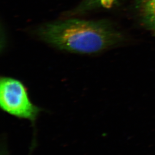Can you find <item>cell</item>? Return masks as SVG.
Instances as JSON below:
<instances>
[{"mask_svg": "<svg viewBox=\"0 0 155 155\" xmlns=\"http://www.w3.org/2000/svg\"><path fill=\"white\" fill-rule=\"evenodd\" d=\"M37 34L45 43L60 50L93 54L116 44L120 36L104 21L68 19L40 27Z\"/></svg>", "mask_w": 155, "mask_h": 155, "instance_id": "6da1fadb", "label": "cell"}, {"mask_svg": "<svg viewBox=\"0 0 155 155\" xmlns=\"http://www.w3.org/2000/svg\"><path fill=\"white\" fill-rule=\"evenodd\" d=\"M0 106L2 109L8 114L33 123L41 111L30 100L23 84L11 78L1 79Z\"/></svg>", "mask_w": 155, "mask_h": 155, "instance_id": "7a4b0ae2", "label": "cell"}, {"mask_svg": "<svg viewBox=\"0 0 155 155\" xmlns=\"http://www.w3.org/2000/svg\"><path fill=\"white\" fill-rule=\"evenodd\" d=\"M140 6L144 21L150 27L155 23V0H142Z\"/></svg>", "mask_w": 155, "mask_h": 155, "instance_id": "3957f363", "label": "cell"}, {"mask_svg": "<svg viewBox=\"0 0 155 155\" xmlns=\"http://www.w3.org/2000/svg\"><path fill=\"white\" fill-rule=\"evenodd\" d=\"M117 1V0H85L82 5L78 9V10L79 12H84L97 7L110 8Z\"/></svg>", "mask_w": 155, "mask_h": 155, "instance_id": "277c9868", "label": "cell"}, {"mask_svg": "<svg viewBox=\"0 0 155 155\" xmlns=\"http://www.w3.org/2000/svg\"><path fill=\"white\" fill-rule=\"evenodd\" d=\"M150 27H151L152 29H153L155 30V23L154 24H153L152 26H151Z\"/></svg>", "mask_w": 155, "mask_h": 155, "instance_id": "5b68a950", "label": "cell"}, {"mask_svg": "<svg viewBox=\"0 0 155 155\" xmlns=\"http://www.w3.org/2000/svg\"><path fill=\"white\" fill-rule=\"evenodd\" d=\"M1 155H8L7 154H6L4 152L3 153H2Z\"/></svg>", "mask_w": 155, "mask_h": 155, "instance_id": "8992f818", "label": "cell"}]
</instances>
